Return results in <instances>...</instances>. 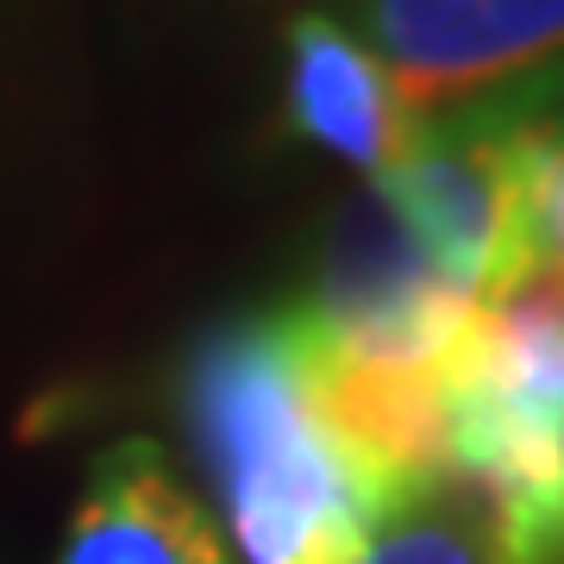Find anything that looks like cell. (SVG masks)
<instances>
[{"label": "cell", "mask_w": 564, "mask_h": 564, "mask_svg": "<svg viewBox=\"0 0 564 564\" xmlns=\"http://www.w3.org/2000/svg\"><path fill=\"white\" fill-rule=\"evenodd\" d=\"M176 421L245 564L364 558L389 502L326 426L289 302L239 307L195 333L176 364Z\"/></svg>", "instance_id": "6da1fadb"}, {"label": "cell", "mask_w": 564, "mask_h": 564, "mask_svg": "<svg viewBox=\"0 0 564 564\" xmlns=\"http://www.w3.org/2000/svg\"><path fill=\"white\" fill-rule=\"evenodd\" d=\"M289 307L333 358L445 364L477 314V295H464L383 202V188L364 182L326 214L307 289Z\"/></svg>", "instance_id": "7a4b0ae2"}, {"label": "cell", "mask_w": 564, "mask_h": 564, "mask_svg": "<svg viewBox=\"0 0 564 564\" xmlns=\"http://www.w3.org/2000/svg\"><path fill=\"white\" fill-rule=\"evenodd\" d=\"M377 188L426 245V258L477 302L502 295L508 282L540 263L527 226L521 144L484 107L458 101L421 120L414 151Z\"/></svg>", "instance_id": "3957f363"}, {"label": "cell", "mask_w": 564, "mask_h": 564, "mask_svg": "<svg viewBox=\"0 0 564 564\" xmlns=\"http://www.w3.org/2000/svg\"><path fill=\"white\" fill-rule=\"evenodd\" d=\"M414 120L564 57V0H345Z\"/></svg>", "instance_id": "277c9868"}, {"label": "cell", "mask_w": 564, "mask_h": 564, "mask_svg": "<svg viewBox=\"0 0 564 564\" xmlns=\"http://www.w3.org/2000/svg\"><path fill=\"white\" fill-rule=\"evenodd\" d=\"M276 126L282 139L351 163L364 182H383L421 139V120L395 95L377 51L339 13H321V7L282 20Z\"/></svg>", "instance_id": "5b68a950"}, {"label": "cell", "mask_w": 564, "mask_h": 564, "mask_svg": "<svg viewBox=\"0 0 564 564\" xmlns=\"http://www.w3.org/2000/svg\"><path fill=\"white\" fill-rule=\"evenodd\" d=\"M57 564H232V552L158 445L120 440L88 464Z\"/></svg>", "instance_id": "8992f818"}, {"label": "cell", "mask_w": 564, "mask_h": 564, "mask_svg": "<svg viewBox=\"0 0 564 564\" xmlns=\"http://www.w3.org/2000/svg\"><path fill=\"white\" fill-rule=\"evenodd\" d=\"M452 484L477 502L502 564H564V440L452 402Z\"/></svg>", "instance_id": "52a82bcc"}, {"label": "cell", "mask_w": 564, "mask_h": 564, "mask_svg": "<svg viewBox=\"0 0 564 564\" xmlns=\"http://www.w3.org/2000/svg\"><path fill=\"white\" fill-rule=\"evenodd\" d=\"M358 564H502V558L489 545L477 502L445 477V484L389 508Z\"/></svg>", "instance_id": "ba28073f"}, {"label": "cell", "mask_w": 564, "mask_h": 564, "mask_svg": "<svg viewBox=\"0 0 564 564\" xmlns=\"http://www.w3.org/2000/svg\"><path fill=\"white\" fill-rule=\"evenodd\" d=\"M69 0H0V69H32L57 39Z\"/></svg>", "instance_id": "9c48e42d"}]
</instances>
